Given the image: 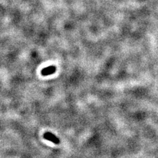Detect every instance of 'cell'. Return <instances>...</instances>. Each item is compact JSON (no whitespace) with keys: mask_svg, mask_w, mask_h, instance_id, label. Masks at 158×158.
<instances>
[{"mask_svg":"<svg viewBox=\"0 0 158 158\" xmlns=\"http://www.w3.org/2000/svg\"><path fill=\"white\" fill-rule=\"evenodd\" d=\"M56 67L55 66H49L48 67L44 68L42 71V75L43 76L51 75L52 74L56 72Z\"/></svg>","mask_w":158,"mask_h":158,"instance_id":"cell-2","label":"cell"},{"mask_svg":"<svg viewBox=\"0 0 158 158\" xmlns=\"http://www.w3.org/2000/svg\"><path fill=\"white\" fill-rule=\"evenodd\" d=\"M44 138L47 140L52 142L55 144H59V143H60V140H59V138L55 135L52 134L51 132H46L45 134L44 135Z\"/></svg>","mask_w":158,"mask_h":158,"instance_id":"cell-1","label":"cell"}]
</instances>
